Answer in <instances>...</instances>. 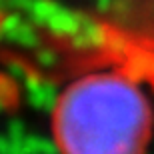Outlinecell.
Segmentation results:
<instances>
[{
    "label": "cell",
    "instance_id": "cell-1",
    "mask_svg": "<svg viewBox=\"0 0 154 154\" xmlns=\"http://www.w3.org/2000/svg\"><path fill=\"white\" fill-rule=\"evenodd\" d=\"M152 128L148 96L116 72L72 82L52 110V136L60 154H144Z\"/></svg>",
    "mask_w": 154,
    "mask_h": 154
}]
</instances>
